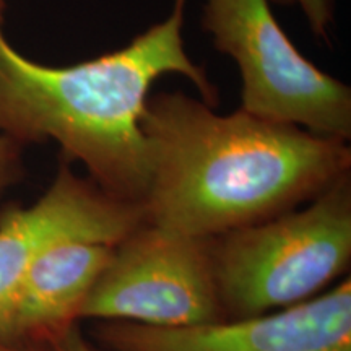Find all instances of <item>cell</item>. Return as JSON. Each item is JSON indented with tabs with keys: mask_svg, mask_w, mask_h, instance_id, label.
Listing matches in <instances>:
<instances>
[{
	"mask_svg": "<svg viewBox=\"0 0 351 351\" xmlns=\"http://www.w3.org/2000/svg\"><path fill=\"white\" fill-rule=\"evenodd\" d=\"M186 2L174 0L168 19L125 47L67 67L26 59L0 26V134L23 147L52 140L106 194L143 205L150 156L140 119L153 83L179 73L218 106L217 86L184 47Z\"/></svg>",
	"mask_w": 351,
	"mask_h": 351,
	"instance_id": "obj_2",
	"label": "cell"
},
{
	"mask_svg": "<svg viewBox=\"0 0 351 351\" xmlns=\"http://www.w3.org/2000/svg\"><path fill=\"white\" fill-rule=\"evenodd\" d=\"M202 28L241 75V108L314 134L351 137V90L307 60L283 32L270 0H205Z\"/></svg>",
	"mask_w": 351,
	"mask_h": 351,
	"instance_id": "obj_4",
	"label": "cell"
},
{
	"mask_svg": "<svg viewBox=\"0 0 351 351\" xmlns=\"http://www.w3.org/2000/svg\"><path fill=\"white\" fill-rule=\"evenodd\" d=\"M54 351H99L93 341L85 339L82 328L75 326L67 333H64L59 340L49 345Z\"/></svg>",
	"mask_w": 351,
	"mask_h": 351,
	"instance_id": "obj_11",
	"label": "cell"
},
{
	"mask_svg": "<svg viewBox=\"0 0 351 351\" xmlns=\"http://www.w3.org/2000/svg\"><path fill=\"white\" fill-rule=\"evenodd\" d=\"M225 320L301 304L351 265V173L302 207L210 238Z\"/></svg>",
	"mask_w": 351,
	"mask_h": 351,
	"instance_id": "obj_3",
	"label": "cell"
},
{
	"mask_svg": "<svg viewBox=\"0 0 351 351\" xmlns=\"http://www.w3.org/2000/svg\"><path fill=\"white\" fill-rule=\"evenodd\" d=\"M0 351H54L46 345H25L13 343V341L0 340Z\"/></svg>",
	"mask_w": 351,
	"mask_h": 351,
	"instance_id": "obj_12",
	"label": "cell"
},
{
	"mask_svg": "<svg viewBox=\"0 0 351 351\" xmlns=\"http://www.w3.org/2000/svg\"><path fill=\"white\" fill-rule=\"evenodd\" d=\"M145 223L143 205L106 194L67 160L44 194L28 207L0 212V340L8 307L33 262L65 241L116 245Z\"/></svg>",
	"mask_w": 351,
	"mask_h": 351,
	"instance_id": "obj_7",
	"label": "cell"
},
{
	"mask_svg": "<svg viewBox=\"0 0 351 351\" xmlns=\"http://www.w3.org/2000/svg\"><path fill=\"white\" fill-rule=\"evenodd\" d=\"M145 221L195 238L256 225L351 173L348 142L238 109L217 114L176 91L148 96Z\"/></svg>",
	"mask_w": 351,
	"mask_h": 351,
	"instance_id": "obj_1",
	"label": "cell"
},
{
	"mask_svg": "<svg viewBox=\"0 0 351 351\" xmlns=\"http://www.w3.org/2000/svg\"><path fill=\"white\" fill-rule=\"evenodd\" d=\"M112 245L65 241L44 251L8 307L2 340L49 346L80 324V311Z\"/></svg>",
	"mask_w": 351,
	"mask_h": 351,
	"instance_id": "obj_8",
	"label": "cell"
},
{
	"mask_svg": "<svg viewBox=\"0 0 351 351\" xmlns=\"http://www.w3.org/2000/svg\"><path fill=\"white\" fill-rule=\"evenodd\" d=\"M106 351H351V278L301 304L191 327L95 322Z\"/></svg>",
	"mask_w": 351,
	"mask_h": 351,
	"instance_id": "obj_6",
	"label": "cell"
},
{
	"mask_svg": "<svg viewBox=\"0 0 351 351\" xmlns=\"http://www.w3.org/2000/svg\"><path fill=\"white\" fill-rule=\"evenodd\" d=\"M23 176V145L0 134V199Z\"/></svg>",
	"mask_w": 351,
	"mask_h": 351,
	"instance_id": "obj_9",
	"label": "cell"
},
{
	"mask_svg": "<svg viewBox=\"0 0 351 351\" xmlns=\"http://www.w3.org/2000/svg\"><path fill=\"white\" fill-rule=\"evenodd\" d=\"M7 10V0H0V26L3 25V16H5Z\"/></svg>",
	"mask_w": 351,
	"mask_h": 351,
	"instance_id": "obj_13",
	"label": "cell"
},
{
	"mask_svg": "<svg viewBox=\"0 0 351 351\" xmlns=\"http://www.w3.org/2000/svg\"><path fill=\"white\" fill-rule=\"evenodd\" d=\"M283 5H300L307 23L320 39H328V28L333 25L335 0H274Z\"/></svg>",
	"mask_w": 351,
	"mask_h": 351,
	"instance_id": "obj_10",
	"label": "cell"
},
{
	"mask_svg": "<svg viewBox=\"0 0 351 351\" xmlns=\"http://www.w3.org/2000/svg\"><path fill=\"white\" fill-rule=\"evenodd\" d=\"M82 320L191 327L225 320L210 238L145 221L112 245L80 311Z\"/></svg>",
	"mask_w": 351,
	"mask_h": 351,
	"instance_id": "obj_5",
	"label": "cell"
}]
</instances>
